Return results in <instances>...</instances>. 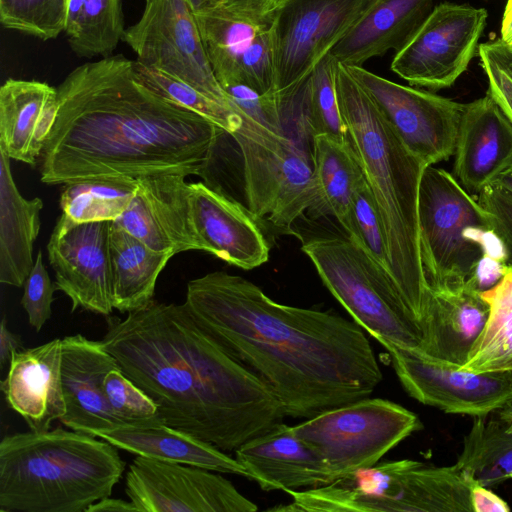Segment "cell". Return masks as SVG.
Masks as SVG:
<instances>
[{
  "label": "cell",
  "instance_id": "1",
  "mask_svg": "<svg viewBox=\"0 0 512 512\" xmlns=\"http://www.w3.org/2000/svg\"><path fill=\"white\" fill-rule=\"evenodd\" d=\"M185 305L265 383L286 417L312 418L370 397L383 374L364 330L336 313L280 304L251 281L215 271L188 282Z\"/></svg>",
  "mask_w": 512,
  "mask_h": 512
},
{
  "label": "cell",
  "instance_id": "2",
  "mask_svg": "<svg viewBox=\"0 0 512 512\" xmlns=\"http://www.w3.org/2000/svg\"><path fill=\"white\" fill-rule=\"evenodd\" d=\"M134 62L123 55L88 62L57 87V116L41 154L43 183L202 175L226 132L151 89Z\"/></svg>",
  "mask_w": 512,
  "mask_h": 512
},
{
  "label": "cell",
  "instance_id": "3",
  "mask_svg": "<svg viewBox=\"0 0 512 512\" xmlns=\"http://www.w3.org/2000/svg\"><path fill=\"white\" fill-rule=\"evenodd\" d=\"M101 342L157 405L160 421L224 452L283 422L274 392L232 357L185 303L110 316Z\"/></svg>",
  "mask_w": 512,
  "mask_h": 512
},
{
  "label": "cell",
  "instance_id": "4",
  "mask_svg": "<svg viewBox=\"0 0 512 512\" xmlns=\"http://www.w3.org/2000/svg\"><path fill=\"white\" fill-rule=\"evenodd\" d=\"M335 88L349 141L382 222L390 275L420 322L430 292L418 223L419 189L427 165L405 146L346 66L337 61Z\"/></svg>",
  "mask_w": 512,
  "mask_h": 512
},
{
  "label": "cell",
  "instance_id": "5",
  "mask_svg": "<svg viewBox=\"0 0 512 512\" xmlns=\"http://www.w3.org/2000/svg\"><path fill=\"white\" fill-rule=\"evenodd\" d=\"M55 428L18 432L0 442V511L86 512L111 496L125 462L117 447Z\"/></svg>",
  "mask_w": 512,
  "mask_h": 512
},
{
  "label": "cell",
  "instance_id": "6",
  "mask_svg": "<svg viewBox=\"0 0 512 512\" xmlns=\"http://www.w3.org/2000/svg\"><path fill=\"white\" fill-rule=\"evenodd\" d=\"M473 482L455 465L410 460L378 462L328 484L286 491L293 499L274 511L472 512Z\"/></svg>",
  "mask_w": 512,
  "mask_h": 512
},
{
  "label": "cell",
  "instance_id": "7",
  "mask_svg": "<svg viewBox=\"0 0 512 512\" xmlns=\"http://www.w3.org/2000/svg\"><path fill=\"white\" fill-rule=\"evenodd\" d=\"M302 251L323 284L363 330L382 346L417 351L418 320L405 304L390 273L349 237L303 241Z\"/></svg>",
  "mask_w": 512,
  "mask_h": 512
},
{
  "label": "cell",
  "instance_id": "8",
  "mask_svg": "<svg viewBox=\"0 0 512 512\" xmlns=\"http://www.w3.org/2000/svg\"><path fill=\"white\" fill-rule=\"evenodd\" d=\"M419 247L430 289L460 284L482 256L480 247L465 238L468 228H492L489 214L454 175L427 166L418 200Z\"/></svg>",
  "mask_w": 512,
  "mask_h": 512
},
{
  "label": "cell",
  "instance_id": "9",
  "mask_svg": "<svg viewBox=\"0 0 512 512\" xmlns=\"http://www.w3.org/2000/svg\"><path fill=\"white\" fill-rule=\"evenodd\" d=\"M418 416L381 398H364L326 410L293 426L326 460L334 480L374 466L421 429Z\"/></svg>",
  "mask_w": 512,
  "mask_h": 512
},
{
  "label": "cell",
  "instance_id": "10",
  "mask_svg": "<svg viewBox=\"0 0 512 512\" xmlns=\"http://www.w3.org/2000/svg\"><path fill=\"white\" fill-rule=\"evenodd\" d=\"M376 0H281L272 15L275 92L308 77Z\"/></svg>",
  "mask_w": 512,
  "mask_h": 512
},
{
  "label": "cell",
  "instance_id": "11",
  "mask_svg": "<svg viewBox=\"0 0 512 512\" xmlns=\"http://www.w3.org/2000/svg\"><path fill=\"white\" fill-rule=\"evenodd\" d=\"M123 39L141 64L173 76L235 111L213 73L186 0H145L140 19L125 29Z\"/></svg>",
  "mask_w": 512,
  "mask_h": 512
},
{
  "label": "cell",
  "instance_id": "12",
  "mask_svg": "<svg viewBox=\"0 0 512 512\" xmlns=\"http://www.w3.org/2000/svg\"><path fill=\"white\" fill-rule=\"evenodd\" d=\"M484 8L444 2L395 53L391 70L411 86L437 91L451 87L478 51L487 23Z\"/></svg>",
  "mask_w": 512,
  "mask_h": 512
},
{
  "label": "cell",
  "instance_id": "13",
  "mask_svg": "<svg viewBox=\"0 0 512 512\" xmlns=\"http://www.w3.org/2000/svg\"><path fill=\"white\" fill-rule=\"evenodd\" d=\"M405 146L427 166L454 155L465 104L346 66Z\"/></svg>",
  "mask_w": 512,
  "mask_h": 512
},
{
  "label": "cell",
  "instance_id": "14",
  "mask_svg": "<svg viewBox=\"0 0 512 512\" xmlns=\"http://www.w3.org/2000/svg\"><path fill=\"white\" fill-rule=\"evenodd\" d=\"M218 473V472H217ZM214 471L137 456L125 493L138 512H255L258 507Z\"/></svg>",
  "mask_w": 512,
  "mask_h": 512
},
{
  "label": "cell",
  "instance_id": "15",
  "mask_svg": "<svg viewBox=\"0 0 512 512\" xmlns=\"http://www.w3.org/2000/svg\"><path fill=\"white\" fill-rule=\"evenodd\" d=\"M383 347L407 394L422 404L473 417L512 404V370L475 373L438 364L412 349Z\"/></svg>",
  "mask_w": 512,
  "mask_h": 512
},
{
  "label": "cell",
  "instance_id": "16",
  "mask_svg": "<svg viewBox=\"0 0 512 512\" xmlns=\"http://www.w3.org/2000/svg\"><path fill=\"white\" fill-rule=\"evenodd\" d=\"M111 221L69 225L58 220L47 243L56 290L71 301L72 309L95 314L112 313L109 250Z\"/></svg>",
  "mask_w": 512,
  "mask_h": 512
},
{
  "label": "cell",
  "instance_id": "17",
  "mask_svg": "<svg viewBox=\"0 0 512 512\" xmlns=\"http://www.w3.org/2000/svg\"><path fill=\"white\" fill-rule=\"evenodd\" d=\"M185 193L199 250L245 270L268 261V242L248 209L203 182H187Z\"/></svg>",
  "mask_w": 512,
  "mask_h": 512
},
{
  "label": "cell",
  "instance_id": "18",
  "mask_svg": "<svg viewBox=\"0 0 512 512\" xmlns=\"http://www.w3.org/2000/svg\"><path fill=\"white\" fill-rule=\"evenodd\" d=\"M120 368L100 341L82 334L62 339L61 380L65 414L60 419L73 431L95 437L125 423L112 411L103 388L106 374Z\"/></svg>",
  "mask_w": 512,
  "mask_h": 512
},
{
  "label": "cell",
  "instance_id": "19",
  "mask_svg": "<svg viewBox=\"0 0 512 512\" xmlns=\"http://www.w3.org/2000/svg\"><path fill=\"white\" fill-rule=\"evenodd\" d=\"M186 177H139L134 198L113 222L156 252L174 256L199 250L188 219Z\"/></svg>",
  "mask_w": 512,
  "mask_h": 512
},
{
  "label": "cell",
  "instance_id": "20",
  "mask_svg": "<svg viewBox=\"0 0 512 512\" xmlns=\"http://www.w3.org/2000/svg\"><path fill=\"white\" fill-rule=\"evenodd\" d=\"M248 479L264 491L318 487L334 481L320 452L281 422L235 451Z\"/></svg>",
  "mask_w": 512,
  "mask_h": 512
},
{
  "label": "cell",
  "instance_id": "21",
  "mask_svg": "<svg viewBox=\"0 0 512 512\" xmlns=\"http://www.w3.org/2000/svg\"><path fill=\"white\" fill-rule=\"evenodd\" d=\"M487 316V304L468 280L430 289L419 322L421 342L416 352L438 364L462 368Z\"/></svg>",
  "mask_w": 512,
  "mask_h": 512
},
{
  "label": "cell",
  "instance_id": "22",
  "mask_svg": "<svg viewBox=\"0 0 512 512\" xmlns=\"http://www.w3.org/2000/svg\"><path fill=\"white\" fill-rule=\"evenodd\" d=\"M453 156L452 174L474 196L512 165V122L488 92L465 104Z\"/></svg>",
  "mask_w": 512,
  "mask_h": 512
},
{
  "label": "cell",
  "instance_id": "23",
  "mask_svg": "<svg viewBox=\"0 0 512 512\" xmlns=\"http://www.w3.org/2000/svg\"><path fill=\"white\" fill-rule=\"evenodd\" d=\"M62 339L11 353L1 390L9 407L34 432L50 429L65 414L61 380Z\"/></svg>",
  "mask_w": 512,
  "mask_h": 512
},
{
  "label": "cell",
  "instance_id": "24",
  "mask_svg": "<svg viewBox=\"0 0 512 512\" xmlns=\"http://www.w3.org/2000/svg\"><path fill=\"white\" fill-rule=\"evenodd\" d=\"M57 111V88L36 80H6L0 88V149L10 159L35 165Z\"/></svg>",
  "mask_w": 512,
  "mask_h": 512
},
{
  "label": "cell",
  "instance_id": "25",
  "mask_svg": "<svg viewBox=\"0 0 512 512\" xmlns=\"http://www.w3.org/2000/svg\"><path fill=\"white\" fill-rule=\"evenodd\" d=\"M433 9V0H376L330 55L345 66H362L388 50H401Z\"/></svg>",
  "mask_w": 512,
  "mask_h": 512
},
{
  "label": "cell",
  "instance_id": "26",
  "mask_svg": "<svg viewBox=\"0 0 512 512\" xmlns=\"http://www.w3.org/2000/svg\"><path fill=\"white\" fill-rule=\"evenodd\" d=\"M95 437L137 456L248 477L236 458L208 442L163 423L119 425L99 431Z\"/></svg>",
  "mask_w": 512,
  "mask_h": 512
},
{
  "label": "cell",
  "instance_id": "27",
  "mask_svg": "<svg viewBox=\"0 0 512 512\" xmlns=\"http://www.w3.org/2000/svg\"><path fill=\"white\" fill-rule=\"evenodd\" d=\"M39 197L26 199L19 192L10 158L0 149V282L22 287L31 272L34 242L40 231Z\"/></svg>",
  "mask_w": 512,
  "mask_h": 512
},
{
  "label": "cell",
  "instance_id": "28",
  "mask_svg": "<svg viewBox=\"0 0 512 512\" xmlns=\"http://www.w3.org/2000/svg\"><path fill=\"white\" fill-rule=\"evenodd\" d=\"M231 136L243 158L247 209L256 220H267L274 208L286 156L298 139L246 119Z\"/></svg>",
  "mask_w": 512,
  "mask_h": 512
},
{
  "label": "cell",
  "instance_id": "29",
  "mask_svg": "<svg viewBox=\"0 0 512 512\" xmlns=\"http://www.w3.org/2000/svg\"><path fill=\"white\" fill-rule=\"evenodd\" d=\"M109 250L113 308L121 313L148 305L170 254L152 250L111 221Z\"/></svg>",
  "mask_w": 512,
  "mask_h": 512
},
{
  "label": "cell",
  "instance_id": "30",
  "mask_svg": "<svg viewBox=\"0 0 512 512\" xmlns=\"http://www.w3.org/2000/svg\"><path fill=\"white\" fill-rule=\"evenodd\" d=\"M213 73L222 86L242 84L243 61L258 33L270 23L240 16L224 5L193 12Z\"/></svg>",
  "mask_w": 512,
  "mask_h": 512
},
{
  "label": "cell",
  "instance_id": "31",
  "mask_svg": "<svg viewBox=\"0 0 512 512\" xmlns=\"http://www.w3.org/2000/svg\"><path fill=\"white\" fill-rule=\"evenodd\" d=\"M313 161L319 208L333 215L346 230L354 194L365 180L353 147L349 140L314 136Z\"/></svg>",
  "mask_w": 512,
  "mask_h": 512
},
{
  "label": "cell",
  "instance_id": "32",
  "mask_svg": "<svg viewBox=\"0 0 512 512\" xmlns=\"http://www.w3.org/2000/svg\"><path fill=\"white\" fill-rule=\"evenodd\" d=\"M473 483L492 486L512 478V426L475 417L454 464Z\"/></svg>",
  "mask_w": 512,
  "mask_h": 512
},
{
  "label": "cell",
  "instance_id": "33",
  "mask_svg": "<svg viewBox=\"0 0 512 512\" xmlns=\"http://www.w3.org/2000/svg\"><path fill=\"white\" fill-rule=\"evenodd\" d=\"M480 295L488 316L462 369L475 373L512 370V263L506 265L501 280Z\"/></svg>",
  "mask_w": 512,
  "mask_h": 512
},
{
  "label": "cell",
  "instance_id": "34",
  "mask_svg": "<svg viewBox=\"0 0 512 512\" xmlns=\"http://www.w3.org/2000/svg\"><path fill=\"white\" fill-rule=\"evenodd\" d=\"M138 178L90 179L65 184L59 220L73 225L115 221L137 192Z\"/></svg>",
  "mask_w": 512,
  "mask_h": 512
},
{
  "label": "cell",
  "instance_id": "35",
  "mask_svg": "<svg viewBox=\"0 0 512 512\" xmlns=\"http://www.w3.org/2000/svg\"><path fill=\"white\" fill-rule=\"evenodd\" d=\"M124 32L121 0H86L68 41L79 57H107L117 47Z\"/></svg>",
  "mask_w": 512,
  "mask_h": 512
},
{
  "label": "cell",
  "instance_id": "36",
  "mask_svg": "<svg viewBox=\"0 0 512 512\" xmlns=\"http://www.w3.org/2000/svg\"><path fill=\"white\" fill-rule=\"evenodd\" d=\"M134 63L142 81L167 100L205 117L230 135L241 127L242 119L234 110L173 76L137 60Z\"/></svg>",
  "mask_w": 512,
  "mask_h": 512
},
{
  "label": "cell",
  "instance_id": "37",
  "mask_svg": "<svg viewBox=\"0 0 512 512\" xmlns=\"http://www.w3.org/2000/svg\"><path fill=\"white\" fill-rule=\"evenodd\" d=\"M335 67L336 60L327 54L310 74L308 122L313 137L327 135L340 141H348V131L337 101Z\"/></svg>",
  "mask_w": 512,
  "mask_h": 512
},
{
  "label": "cell",
  "instance_id": "38",
  "mask_svg": "<svg viewBox=\"0 0 512 512\" xmlns=\"http://www.w3.org/2000/svg\"><path fill=\"white\" fill-rule=\"evenodd\" d=\"M67 0H0V20L5 28L54 39L65 32Z\"/></svg>",
  "mask_w": 512,
  "mask_h": 512
},
{
  "label": "cell",
  "instance_id": "39",
  "mask_svg": "<svg viewBox=\"0 0 512 512\" xmlns=\"http://www.w3.org/2000/svg\"><path fill=\"white\" fill-rule=\"evenodd\" d=\"M345 231L347 237L363 247L375 261L389 272L384 230L366 178L354 194Z\"/></svg>",
  "mask_w": 512,
  "mask_h": 512
},
{
  "label": "cell",
  "instance_id": "40",
  "mask_svg": "<svg viewBox=\"0 0 512 512\" xmlns=\"http://www.w3.org/2000/svg\"><path fill=\"white\" fill-rule=\"evenodd\" d=\"M106 399L125 424H159L155 402L121 370H110L103 382Z\"/></svg>",
  "mask_w": 512,
  "mask_h": 512
},
{
  "label": "cell",
  "instance_id": "41",
  "mask_svg": "<svg viewBox=\"0 0 512 512\" xmlns=\"http://www.w3.org/2000/svg\"><path fill=\"white\" fill-rule=\"evenodd\" d=\"M21 305L27 313L29 325L39 332L52 314L55 283L44 266L42 251L37 252L31 272L24 283Z\"/></svg>",
  "mask_w": 512,
  "mask_h": 512
},
{
  "label": "cell",
  "instance_id": "42",
  "mask_svg": "<svg viewBox=\"0 0 512 512\" xmlns=\"http://www.w3.org/2000/svg\"><path fill=\"white\" fill-rule=\"evenodd\" d=\"M223 89L241 119L249 120L274 131H285L276 93L260 94L251 87L239 83L224 86Z\"/></svg>",
  "mask_w": 512,
  "mask_h": 512
},
{
  "label": "cell",
  "instance_id": "43",
  "mask_svg": "<svg viewBox=\"0 0 512 512\" xmlns=\"http://www.w3.org/2000/svg\"><path fill=\"white\" fill-rule=\"evenodd\" d=\"M479 204L490 216L492 229L502 239L512 263V194L492 183L478 195Z\"/></svg>",
  "mask_w": 512,
  "mask_h": 512
},
{
  "label": "cell",
  "instance_id": "44",
  "mask_svg": "<svg viewBox=\"0 0 512 512\" xmlns=\"http://www.w3.org/2000/svg\"><path fill=\"white\" fill-rule=\"evenodd\" d=\"M478 55L488 81L487 92L512 122V77L481 45L478 47Z\"/></svg>",
  "mask_w": 512,
  "mask_h": 512
},
{
  "label": "cell",
  "instance_id": "45",
  "mask_svg": "<svg viewBox=\"0 0 512 512\" xmlns=\"http://www.w3.org/2000/svg\"><path fill=\"white\" fill-rule=\"evenodd\" d=\"M281 0H226L230 11L259 23H270Z\"/></svg>",
  "mask_w": 512,
  "mask_h": 512
},
{
  "label": "cell",
  "instance_id": "46",
  "mask_svg": "<svg viewBox=\"0 0 512 512\" xmlns=\"http://www.w3.org/2000/svg\"><path fill=\"white\" fill-rule=\"evenodd\" d=\"M506 265L482 255L467 280L481 293L492 288L501 280L505 273Z\"/></svg>",
  "mask_w": 512,
  "mask_h": 512
},
{
  "label": "cell",
  "instance_id": "47",
  "mask_svg": "<svg viewBox=\"0 0 512 512\" xmlns=\"http://www.w3.org/2000/svg\"><path fill=\"white\" fill-rule=\"evenodd\" d=\"M472 512H508V504L488 487L473 483L471 489Z\"/></svg>",
  "mask_w": 512,
  "mask_h": 512
},
{
  "label": "cell",
  "instance_id": "48",
  "mask_svg": "<svg viewBox=\"0 0 512 512\" xmlns=\"http://www.w3.org/2000/svg\"><path fill=\"white\" fill-rule=\"evenodd\" d=\"M21 336L13 333L7 326L5 318L2 319L0 325V367L4 368L5 364L10 361L11 353L15 350L23 349Z\"/></svg>",
  "mask_w": 512,
  "mask_h": 512
},
{
  "label": "cell",
  "instance_id": "49",
  "mask_svg": "<svg viewBox=\"0 0 512 512\" xmlns=\"http://www.w3.org/2000/svg\"><path fill=\"white\" fill-rule=\"evenodd\" d=\"M86 512H138V509L130 500L108 496L90 505Z\"/></svg>",
  "mask_w": 512,
  "mask_h": 512
},
{
  "label": "cell",
  "instance_id": "50",
  "mask_svg": "<svg viewBox=\"0 0 512 512\" xmlns=\"http://www.w3.org/2000/svg\"><path fill=\"white\" fill-rule=\"evenodd\" d=\"M86 0H67V15L65 24V33L70 36L82 15Z\"/></svg>",
  "mask_w": 512,
  "mask_h": 512
},
{
  "label": "cell",
  "instance_id": "51",
  "mask_svg": "<svg viewBox=\"0 0 512 512\" xmlns=\"http://www.w3.org/2000/svg\"><path fill=\"white\" fill-rule=\"evenodd\" d=\"M500 39L508 46L512 47V0H507L502 22Z\"/></svg>",
  "mask_w": 512,
  "mask_h": 512
},
{
  "label": "cell",
  "instance_id": "52",
  "mask_svg": "<svg viewBox=\"0 0 512 512\" xmlns=\"http://www.w3.org/2000/svg\"><path fill=\"white\" fill-rule=\"evenodd\" d=\"M512 194V165L505 170L494 182Z\"/></svg>",
  "mask_w": 512,
  "mask_h": 512
},
{
  "label": "cell",
  "instance_id": "53",
  "mask_svg": "<svg viewBox=\"0 0 512 512\" xmlns=\"http://www.w3.org/2000/svg\"><path fill=\"white\" fill-rule=\"evenodd\" d=\"M193 12L198 11L205 7L204 0H186Z\"/></svg>",
  "mask_w": 512,
  "mask_h": 512
},
{
  "label": "cell",
  "instance_id": "54",
  "mask_svg": "<svg viewBox=\"0 0 512 512\" xmlns=\"http://www.w3.org/2000/svg\"><path fill=\"white\" fill-rule=\"evenodd\" d=\"M503 417L512 426V404L505 409V412L503 413Z\"/></svg>",
  "mask_w": 512,
  "mask_h": 512
},
{
  "label": "cell",
  "instance_id": "55",
  "mask_svg": "<svg viewBox=\"0 0 512 512\" xmlns=\"http://www.w3.org/2000/svg\"><path fill=\"white\" fill-rule=\"evenodd\" d=\"M226 0H204L205 7L206 6H217V5H223Z\"/></svg>",
  "mask_w": 512,
  "mask_h": 512
}]
</instances>
